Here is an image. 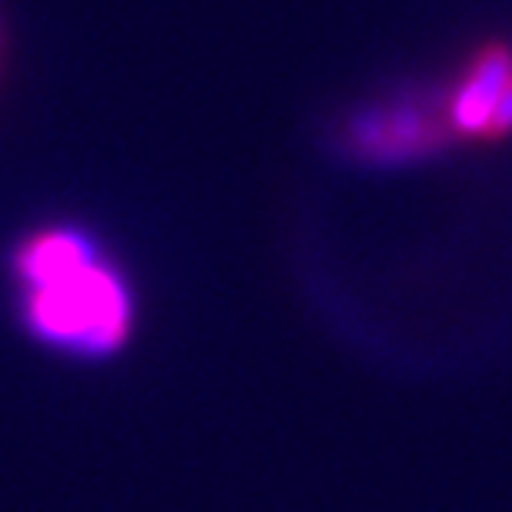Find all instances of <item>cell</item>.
Masks as SVG:
<instances>
[{"label":"cell","mask_w":512,"mask_h":512,"mask_svg":"<svg viewBox=\"0 0 512 512\" xmlns=\"http://www.w3.org/2000/svg\"><path fill=\"white\" fill-rule=\"evenodd\" d=\"M14 330L67 366L120 360L140 326V296L114 243L74 213L20 227L0 253Z\"/></svg>","instance_id":"obj_1"},{"label":"cell","mask_w":512,"mask_h":512,"mask_svg":"<svg viewBox=\"0 0 512 512\" xmlns=\"http://www.w3.org/2000/svg\"><path fill=\"white\" fill-rule=\"evenodd\" d=\"M512 80V57L503 47H489L476 67L469 70L463 90L456 94V124L466 133H489L493 127V114L499 107L506 84Z\"/></svg>","instance_id":"obj_2"},{"label":"cell","mask_w":512,"mask_h":512,"mask_svg":"<svg viewBox=\"0 0 512 512\" xmlns=\"http://www.w3.org/2000/svg\"><path fill=\"white\" fill-rule=\"evenodd\" d=\"M512 130V80L506 84L503 97H499V107L493 114V127H489V133H506Z\"/></svg>","instance_id":"obj_3"},{"label":"cell","mask_w":512,"mask_h":512,"mask_svg":"<svg viewBox=\"0 0 512 512\" xmlns=\"http://www.w3.org/2000/svg\"><path fill=\"white\" fill-rule=\"evenodd\" d=\"M4 54H7L4 50V27H0V77H4Z\"/></svg>","instance_id":"obj_4"}]
</instances>
